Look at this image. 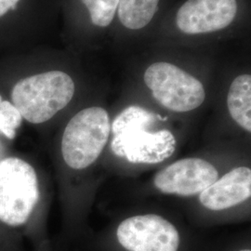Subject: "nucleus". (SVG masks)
Segmentation results:
<instances>
[{
    "label": "nucleus",
    "mask_w": 251,
    "mask_h": 251,
    "mask_svg": "<svg viewBox=\"0 0 251 251\" xmlns=\"http://www.w3.org/2000/svg\"><path fill=\"white\" fill-rule=\"evenodd\" d=\"M156 119L157 116L141 106L126 108L111 126L115 135L111 144L113 152L138 164H157L171 157L176 145L171 131L148 130Z\"/></svg>",
    "instance_id": "f257e3e1"
},
{
    "label": "nucleus",
    "mask_w": 251,
    "mask_h": 251,
    "mask_svg": "<svg viewBox=\"0 0 251 251\" xmlns=\"http://www.w3.org/2000/svg\"><path fill=\"white\" fill-rule=\"evenodd\" d=\"M74 94L71 76L61 71H50L19 81L11 92V100L23 118L40 124L63 110Z\"/></svg>",
    "instance_id": "f03ea898"
},
{
    "label": "nucleus",
    "mask_w": 251,
    "mask_h": 251,
    "mask_svg": "<svg viewBox=\"0 0 251 251\" xmlns=\"http://www.w3.org/2000/svg\"><path fill=\"white\" fill-rule=\"evenodd\" d=\"M111 131L108 113L101 107L81 110L66 126L62 153L67 166L84 170L97 160L107 144Z\"/></svg>",
    "instance_id": "7ed1b4c3"
},
{
    "label": "nucleus",
    "mask_w": 251,
    "mask_h": 251,
    "mask_svg": "<svg viewBox=\"0 0 251 251\" xmlns=\"http://www.w3.org/2000/svg\"><path fill=\"white\" fill-rule=\"evenodd\" d=\"M39 199L34 168L18 157L0 161V222L10 227L25 225Z\"/></svg>",
    "instance_id": "20e7f679"
},
{
    "label": "nucleus",
    "mask_w": 251,
    "mask_h": 251,
    "mask_svg": "<svg viewBox=\"0 0 251 251\" xmlns=\"http://www.w3.org/2000/svg\"><path fill=\"white\" fill-rule=\"evenodd\" d=\"M144 79L153 98L173 112L195 110L205 100L202 83L174 64L152 63L144 73Z\"/></svg>",
    "instance_id": "39448f33"
},
{
    "label": "nucleus",
    "mask_w": 251,
    "mask_h": 251,
    "mask_svg": "<svg viewBox=\"0 0 251 251\" xmlns=\"http://www.w3.org/2000/svg\"><path fill=\"white\" fill-rule=\"evenodd\" d=\"M117 239L127 251H178L180 235L177 228L161 216H133L117 229Z\"/></svg>",
    "instance_id": "423d86ee"
},
{
    "label": "nucleus",
    "mask_w": 251,
    "mask_h": 251,
    "mask_svg": "<svg viewBox=\"0 0 251 251\" xmlns=\"http://www.w3.org/2000/svg\"><path fill=\"white\" fill-rule=\"evenodd\" d=\"M219 178L215 167L201 158H185L159 171L153 184L164 194L193 197L201 194Z\"/></svg>",
    "instance_id": "0eeeda50"
},
{
    "label": "nucleus",
    "mask_w": 251,
    "mask_h": 251,
    "mask_svg": "<svg viewBox=\"0 0 251 251\" xmlns=\"http://www.w3.org/2000/svg\"><path fill=\"white\" fill-rule=\"evenodd\" d=\"M236 12V0H187L177 12L176 24L189 35L211 33L229 26Z\"/></svg>",
    "instance_id": "6e6552de"
},
{
    "label": "nucleus",
    "mask_w": 251,
    "mask_h": 251,
    "mask_svg": "<svg viewBox=\"0 0 251 251\" xmlns=\"http://www.w3.org/2000/svg\"><path fill=\"white\" fill-rule=\"evenodd\" d=\"M251 196V171L239 167L218 179L200 194V202L210 210H224L239 205Z\"/></svg>",
    "instance_id": "1a4fd4ad"
},
{
    "label": "nucleus",
    "mask_w": 251,
    "mask_h": 251,
    "mask_svg": "<svg viewBox=\"0 0 251 251\" xmlns=\"http://www.w3.org/2000/svg\"><path fill=\"white\" fill-rule=\"evenodd\" d=\"M227 106L233 120L245 130L251 131V75H238L232 82Z\"/></svg>",
    "instance_id": "9d476101"
},
{
    "label": "nucleus",
    "mask_w": 251,
    "mask_h": 251,
    "mask_svg": "<svg viewBox=\"0 0 251 251\" xmlns=\"http://www.w3.org/2000/svg\"><path fill=\"white\" fill-rule=\"evenodd\" d=\"M159 0H119L118 18L127 29L139 30L153 18Z\"/></svg>",
    "instance_id": "9b49d317"
},
{
    "label": "nucleus",
    "mask_w": 251,
    "mask_h": 251,
    "mask_svg": "<svg viewBox=\"0 0 251 251\" xmlns=\"http://www.w3.org/2000/svg\"><path fill=\"white\" fill-rule=\"evenodd\" d=\"M90 12L93 25L106 27L115 17L119 0H81Z\"/></svg>",
    "instance_id": "f8f14e48"
},
{
    "label": "nucleus",
    "mask_w": 251,
    "mask_h": 251,
    "mask_svg": "<svg viewBox=\"0 0 251 251\" xmlns=\"http://www.w3.org/2000/svg\"><path fill=\"white\" fill-rule=\"evenodd\" d=\"M22 121L23 117L17 108L8 100H3L0 95V132L9 140H13Z\"/></svg>",
    "instance_id": "ddd939ff"
},
{
    "label": "nucleus",
    "mask_w": 251,
    "mask_h": 251,
    "mask_svg": "<svg viewBox=\"0 0 251 251\" xmlns=\"http://www.w3.org/2000/svg\"><path fill=\"white\" fill-rule=\"evenodd\" d=\"M20 0H0V17L4 16L10 9H15Z\"/></svg>",
    "instance_id": "4468645a"
},
{
    "label": "nucleus",
    "mask_w": 251,
    "mask_h": 251,
    "mask_svg": "<svg viewBox=\"0 0 251 251\" xmlns=\"http://www.w3.org/2000/svg\"><path fill=\"white\" fill-rule=\"evenodd\" d=\"M251 251L250 249H244V250H240V251Z\"/></svg>",
    "instance_id": "2eb2a0df"
}]
</instances>
